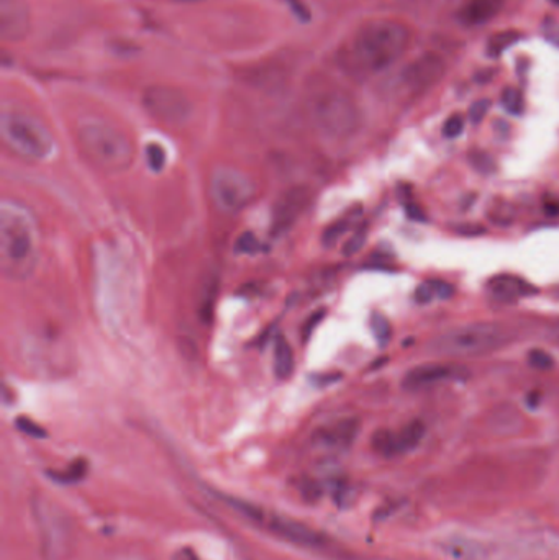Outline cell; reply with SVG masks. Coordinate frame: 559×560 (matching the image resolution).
<instances>
[{
	"mask_svg": "<svg viewBox=\"0 0 559 560\" xmlns=\"http://www.w3.org/2000/svg\"><path fill=\"white\" fill-rule=\"evenodd\" d=\"M217 497L223 503H226L236 515L242 516L253 526H258L275 538L298 546V548L305 549V551L317 552L318 556H324V558L330 560H384L354 555V552L348 551L347 548L338 545L335 539H331L325 533L318 532V529H314L305 523L298 522V520L268 512V510L261 509L255 503L225 495V493H217Z\"/></svg>",
	"mask_w": 559,
	"mask_h": 560,
	"instance_id": "1",
	"label": "cell"
},
{
	"mask_svg": "<svg viewBox=\"0 0 559 560\" xmlns=\"http://www.w3.org/2000/svg\"><path fill=\"white\" fill-rule=\"evenodd\" d=\"M38 262V230L28 210L15 202L0 207V271L5 279L25 280Z\"/></svg>",
	"mask_w": 559,
	"mask_h": 560,
	"instance_id": "2",
	"label": "cell"
},
{
	"mask_svg": "<svg viewBox=\"0 0 559 560\" xmlns=\"http://www.w3.org/2000/svg\"><path fill=\"white\" fill-rule=\"evenodd\" d=\"M410 30L397 20H373L358 30L348 49V62L358 72H380L403 58Z\"/></svg>",
	"mask_w": 559,
	"mask_h": 560,
	"instance_id": "3",
	"label": "cell"
},
{
	"mask_svg": "<svg viewBox=\"0 0 559 560\" xmlns=\"http://www.w3.org/2000/svg\"><path fill=\"white\" fill-rule=\"evenodd\" d=\"M308 117L315 130L331 140L353 137L361 124L357 101L338 85H324L312 92Z\"/></svg>",
	"mask_w": 559,
	"mask_h": 560,
	"instance_id": "4",
	"label": "cell"
},
{
	"mask_svg": "<svg viewBox=\"0 0 559 560\" xmlns=\"http://www.w3.org/2000/svg\"><path fill=\"white\" fill-rule=\"evenodd\" d=\"M78 144L89 163L102 173L120 174L133 164V147L127 135L104 121L82 124Z\"/></svg>",
	"mask_w": 559,
	"mask_h": 560,
	"instance_id": "5",
	"label": "cell"
},
{
	"mask_svg": "<svg viewBox=\"0 0 559 560\" xmlns=\"http://www.w3.org/2000/svg\"><path fill=\"white\" fill-rule=\"evenodd\" d=\"M3 143L25 160L42 161L51 156L55 140L48 128L32 115L7 112L2 115Z\"/></svg>",
	"mask_w": 559,
	"mask_h": 560,
	"instance_id": "6",
	"label": "cell"
},
{
	"mask_svg": "<svg viewBox=\"0 0 559 560\" xmlns=\"http://www.w3.org/2000/svg\"><path fill=\"white\" fill-rule=\"evenodd\" d=\"M508 341V331L496 323H471L440 336L433 342L435 352L453 358L486 354Z\"/></svg>",
	"mask_w": 559,
	"mask_h": 560,
	"instance_id": "7",
	"label": "cell"
},
{
	"mask_svg": "<svg viewBox=\"0 0 559 560\" xmlns=\"http://www.w3.org/2000/svg\"><path fill=\"white\" fill-rule=\"evenodd\" d=\"M210 197L220 212L236 215L252 206L256 186L248 174L233 167H219L210 176Z\"/></svg>",
	"mask_w": 559,
	"mask_h": 560,
	"instance_id": "8",
	"label": "cell"
},
{
	"mask_svg": "<svg viewBox=\"0 0 559 560\" xmlns=\"http://www.w3.org/2000/svg\"><path fill=\"white\" fill-rule=\"evenodd\" d=\"M143 107L151 117L166 125H183L193 115V104L179 89L151 85L143 92Z\"/></svg>",
	"mask_w": 559,
	"mask_h": 560,
	"instance_id": "9",
	"label": "cell"
},
{
	"mask_svg": "<svg viewBox=\"0 0 559 560\" xmlns=\"http://www.w3.org/2000/svg\"><path fill=\"white\" fill-rule=\"evenodd\" d=\"M36 523H38L39 536H42L43 552L46 559L58 560L68 549V526L62 516L48 503L39 500L35 510Z\"/></svg>",
	"mask_w": 559,
	"mask_h": 560,
	"instance_id": "10",
	"label": "cell"
},
{
	"mask_svg": "<svg viewBox=\"0 0 559 560\" xmlns=\"http://www.w3.org/2000/svg\"><path fill=\"white\" fill-rule=\"evenodd\" d=\"M312 190L307 186H294L284 190L272 207L271 235L288 233L311 206Z\"/></svg>",
	"mask_w": 559,
	"mask_h": 560,
	"instance_id": "11",
	"label": "cell"
},
{
	"mask_svg": "<svg viewBox=\"0 0 559 560\" xmlns=\"http://www.w3.org/2000/svg\"><path fill=\"white\" fill-rule=\"evenodd\" d=\"M446 62L439 52H423L409 62L400 72V81L412 92H426L442 81Z\"/></svg>",
	"mask_w": 559,
	"mask_h": 560,
	"instance_id": "12",
	"label": "cell"
},
{
	"mask_svg": "<svg viewBox=\"0 0 559 560\" xmlns=\"http://www.w3.org/2000/svg\"><path fill=\"white\" fill-rule=\"evenodd\" d=\"M426 424L416 420L407 423L403 430H380L373 436V450L384 457L403 456L416 450L426 438Z\"/></svg>",
	"mask_w": 559,
	"mask_h": 560,
	"instance_id": "13",
	"label": "cell"
},
{
	"mask_svg": "<svg viewBox=\"0 0 559 560\" xmlns=\"http://www.w3.org/2000/svg\"><path fill=\"white\" fill-rule=\"evenodd\" d=\"M360 421L357 418H343L318 428L314 433V443L328 451H345L357 440Z\"/></svg>",
	"mask_w": 559,
	"mask_h": 560,
	"instance_id": "14",
	"label": "cell"
},
{
	"mask_svg": "<svg viewBox=\"0 0 559 560\" xmlns=\"http://www.w3.org/2000/svg\"><path fill=\"white\" fill-rule=\"evenodd\" d=\"M30 12L22 0H0V33L7 42L22 39L28 33Z\"/></svg>",
	"mask_w": 559,
	"mask_h": 560,
	"instance_id": "15",
	"label": "cell"
},
{
	"mask_svg": "<svg viewBox=\"0 0 559 560\" xmlns=\"http://www.w3.org/2000/svg\"><path fill=\"white\" fill-rule=\"evenodd\" d=\"M453 375H455V369L452 365L430 362V364L417 365V368L410 369L404 377L403 384L407 390H420V388L440 384V382L446 381Z\"/></svg>",
	"mask_w": 559,
	"mask_h": 560,
	"instance_id": "16",
	"label": "cell"
},
{
	"mask_svg": "<svg viewBox=\"0 0 559 560\" xmlns=\"http://www.w3.org/2000/svg\"><path fill=\"white\" fill-rule=\"evenodd\" d=\"M505 0H468L459 10V20L466 26H481L491 22L504 9Z\"/></svg>",
	"mask_w": 559,
	"mask_h": 560,
	"instance_id": "17",
	"label": "cell"
},
{
	"mask_svg": "<svg viewBox=\"0 0 559 560\" xmlns=\"http://www.w3.org/2000/svg\"><path fill=\"white\" fill-rule=\"evenodd\" d=\"M492 295L502 300L519 299V296L531 295L534 287L528 285L525 280L512 278V276H501L489 282Z\"/></svg>",
	"mask_w": 559,
	"mask_h": 560,
	"instance_id": "18",
	"label": "cell"
},
{
	"mask_svg": "<svg viewBox=\"0 0 559 560\" xmlns=\"http://www.w3.org/2000/svg\"><path fill=\"white\" fill-rule=\"evenodd\" d=\"M295 368V355L292 351V346L289 345L288 339L284 336H279L276 339L275 346V374L276 377L286 381L291 377L292 372Z\"/></svg>",
	"mask_w": 559,
	"mask_h": 560,
	"instance_id": "19",
	"label": "cell"
},
{
	"mask_svg": "<svg viewBox=\"0 0 559 560\" xmlns=\"http://www.w3.org/2000/svg\"><path fill=\"white\" fill-rule=\"evenodd\" d=\"M360 215L361 207H353L350 212L345 213L341 219H338L337 222H334L330 226H327L324 236H322V242H324V245H337L338 240H340L341 236L347 235V233L350 232L351 226L357 225Z\"/></svg>",
	"mask_w": 559,
	"mask_h": 560,
	"instance_id": "20",
	"label": "cell"
},
{
	"mask_svg": "<svg viewBox=\"0 0 559 560\" xmlns=\"http://www.w3.org/2000/svg\"><path fill=\"white\" fill-rule=\"evenodd\" d=\"M88 460L75 459L74 463L69 464L66 469L51 470V472H48V476L51 477L55 482L61 483V486H72V483L84 480V477L88 476Z\"/></svg>",
	"mask_w": 559,
	"mask_h": 560,
	"instance_id": "21",
	"label": "cell"
},
{
	"mask_svg": "<svg viewBox=\"0 0 559 560\" xmlns=\"http://www.w3.org/2000/svg\"><path fill=\"white\" fill-rule=\"evenodd\" d=\"M217 292H219V282L217 278H210V282L203 287L202 295L199 300V313L202 316L203 322H210L213 315V308H216Z\"/></svg>",
	"mask_w": 559,
	"mask_h": 560,
	"instance_id": "22",
	"label": "cell"
},
{
	"mask_svg": "<svg viewBox=\"0 0 559 560\" xmlns=\"http://www.w3.org/2000/svg\"><path fill=\"white\" fill-rule=\"evenodd\" d=\"M515 42H519V33L514 32V30H508V32L496 33L494 36H491L489 39L488 51L491 56H499L505 51V49L511 48Z\"/></svg>",
	"mask_w": 559,
	"mask_h": 560,
	"instance_id": "23",
	"label": "cell"
},
{
	"mask_svg": "<svg viewBox=\"0 0 559 560\" xmlns=\"http://www.w3.org/2000/svg\"><path fill=\"white\" fill-rule=\"evenodd\" d=\"M371 329H373L374 338L380 342V346H386L391 341L393 336V329H391L389 319L383 315V313H373L371 315Z\"/></svg>",
	"mask_w": 559,
	"mask_h": 560,
	"instance_id": "24",
	"label": "cell"
},
{
	"mask_svg": "<svg viewBox=\"0 0 559 560\" xmlns=\"http://www.w3.org/2000/svg\"><path fill=\"white\" fill-rule=\"evenodd\" d=\"M166 151L161 144L151 143L147 147V164L153 173H161L166 166Z\"/></svg>",
	"mask_w": 559,
	"mask_h": 560,
	"instance_id": "25",
	"label": "cell"
},
{
	"mask_svg": "<svg viewBox=\"0 0 559 560\" xmlns=\"http://www.w3.org/2000/svg\"><path fill=\"white\" fill-rule=\"evenodd\" d=\"M502 104H504V108L509 114L521 115L524 112V97H522L521 91H517V89H505L504 94H502Z\"/></svg>",
	"mask_w": 559,
	"mask_h": 560,
	"instance_id": "26",
	"label": "cell"
},
{
	"mask_svg": "<svg viewBox=\"0 0 559 560\" xmlns=\"http://www.w3.org/2000/svg\"><path fill=\"white\" fill-rule=\"evenodd\" d=\"M235 249L240 255H256V253L261 252L263 245L261 242L256 238L255 233L245 232L236 240Z\"/></svg>",
	"mask_w": 559,
	"mask_h": 560,
	"instance_id": "27",
	"label": "cell"
},
{
	"mask_svg": "<svg viewBox=\"0 0 559 560\" xmlns=\"http://www.w3.org/2000/svg\"><path fill=\"white\" fill-rule=\"evenodd\" d=\"M528 364L537 371H550L555 368V359L550 352L544 351V349H532L528 352Z\"/></svg>",
	"mask_w": 559,
	"mask_h": 560,
	"instance_id": "28",
	"label": "cell"
},
{
	"mask_svg": "<svg viewBox=\"0 0 559 560\" xmlns=\"http://www.w3.org/2000/svg\"><path fill=\"white\" fill-rule=\"evenodd\" d=\"M15 427L19 428V430L22 431L23 434H26V436L36 438V440H43V438H46V431L43 430V428L39 427L38 423H35V421L30 420V418H16Z\"/></svg>",
	"mask_w": 559,
	"mask_h": 560,
	"instance_id": "29",
	"label": "cell"
},
{
	"mask_svg": "<svg viewBox=\"0 0 559 560\" xmlns=\"http://www.w3.org/2000/svg\"><path fill=\"white\" fill-rule=\"evenodd\" d=\"M463 130H465V117L459 114L452 115V117L445 121V125H443V135H445L446 138L459 137Z\"/></svg>",
	"mask_w": 559,
	"mask_h": 560,
	"instance_id": "30",
	"label": "cell"
},
{
	"mask_svg": "<svg viewBox=\"0 0 559 560\" xmlns=\"http://www.w3.org/2000/svg\"><path fill=\"white\" fill-rule=\"evenodd\" d=\"M366 229H360L350 240H348L347 245H345L343 253L345 256H353L363 248L364 242H366Z\"/></svg>",
	"mask_w": 559,
	"mask_h": 560,
	"instance_id": "31",
	"label": "cell"
},
{
	"mask_svg": "<svg viewBox=\"0 0 559 560\" xmlns=\"http://www.w3.org/2000/svg\"><path fill=\"white\" fill-rule=\"evenodd\" d=\"M321 483L314 480H304L301 486L302 495L304 499L317 500L321 497Z\"/></svg>",
	"mask_w": 559,
	"mask_h": 560,
	"instance_id": "32",
	"label": "cell"
},
{
	"mask_svg": "<svg viewBox=\"0 0 559 560\" xmlns=\"http://www.w3.org/2000/svg\"><path fill=\"white\" fill-rule=\"evenodd\" d=\"M435 290H433L432 283L426 282L417 289L416 300L419 303H429L435 299Z\"/></svg>",
	"mask_w": 559,
	"mask_h": 560,
	"instance_id": "33",
	"label": "cell"
},
{
	"mask_svg": "<svg viewBox=\"0 0 559 560\" xmlns=\"http://www.w3.org/2000/svg\"><path fill=\"white\" fill-rule=\"evenodd\" d=\"M488 101L476 102L471 107V112H469V117H471V120L475 121V124H479V121L485 118V115L488 114Z\"/></svg>",
	"mask_w": 559,
	"mask_h": 560,
	"instance_id": "34",
	"label": "cell"
},
{
	"mask_svg": "<svg viewBox=\"0 0 559 560\" xmlns=\"http://www.w3.org/2000/svg\"><path fill=\"white\" fill-rule=\"evenodd\" d=\"M284 2L288 3L289 9H291L299 19L308 20V16H311L307 7H305V3L302 2V0H284Z\"/></svg>",
	"mask_w": 559,
	"mask_h": 560,
	"instance_id": "35",
	"label": "cell"
},
{
	"mask_svg": "<svg viewBox=\"0 0 559 560\" xmlns=\"http://www.w3.org/2000/svg\"><path fill=\"white\" fill-rule=\"evenodd\" d=\"M433 290H435V295L440 296V299H449L452 296L453 287L450 283L443 282V280H432Z\"/></svg>",
	"mask_w": 559,
	"mask_h": 560,
	"instance_id": "36",
	"label": "cell"
},
{
	"mask_svg": "<svg viewBox=\"0 0 559 560\" xmlns=\"http://www.w3.org/2000/svg\"><path fill=\"white\" fill-rule=\"evenodd\" d=\"M324 312H318L315 313V315L311 316V322H308L307 325H305L304 328H302V336H304V339H307L308 336L312 335V331H314L315 326H317L318 323H321V319L324 318Z\"/></svg>",
	"mask_w": 559,
	"mask_h": 560,
	"instance_id": "37",
	"label": "cell"
},
{
	"mask_svg": "<svg viewBox=\"0 0 559 560\" xmlns=\"http://www.w3.org/2000/svg\"><path fill=\"white\" fill-rule=\"evenodd\" d=\"M545 35L550 42H554L555 45L559 46V23L558 22H548L544 28Z\"/></svg>",
	"mask_w": 559,
	"mask_h": 560,
	"instance_id": "38",
	"label": "cell"
},
{
	"mask_svg": "<svg viewBox=\"0 0 559 560\" xmlns=\"http://www.w3.org/2000/svg\"><path fill=\"white\" fill-rule=\"evenodd\" d=\"M171 560H202L197 556L196 551H193L190 548H180L174 552L173 558Z\"/></svg>",
	"mask_w": 559,
	"mask_h": 560,
	"instance_id": "39",
	"label": "cell"
},
{
	"mask_svg": "<svg viewBox=\"0 0 559 560\" xmlns=\"http://www.w3.org/2000/svg\"><path fill=\"white\" fill-rule=\"evenodd\" d=\"M544 209L548 215L559 217V200H547V202L544 203Z\"/></svg>",
	"mask_w": 559,
	"mask_h": 560,
	"instance_id": "40",
	"label": "cell"
},
{
	"mask_svg": "<svg viewBox=\"0 0 559 560\" xmlns=\"http://www.w3.org/2000/svg\"><path fill=\"white\" fill-rule=\"evenodd\" d=\"M176 2H199V0H176Z\"/></svg>",
	"mask_w": 559,
	"mask_h": 560,
	"instance_id": "41",
	"label": "cell"
},
{
	"mask_svg": "<svg viewBox=\"0 0 559 560\" xmlns=\"http://www.w3.org/2000/svg\"><path fill=\"white\" fill-rule=\"evenodd\" d=\"M121 560H140V559L130 558V559H121Z\"/></svg>",
	"mask_w": 559,
	"mask_h": 560,
	"instance_id": "42",
	"label": "cell"
},
{
	"mask_svg": "<svg viewBox=\"0 0 559 560\" xmlns=\"http://www.w3.org/2000/svg\"><path fill=\"white\" fill-rule=\"evenodd\" d=\"M555 3H557V5H559V0H554Z\"/></svg>",
	"mask_w": 559,
	"mask_h": 560,
	"instance_id": "43",
	"label": "cell"
}]
</instances>
